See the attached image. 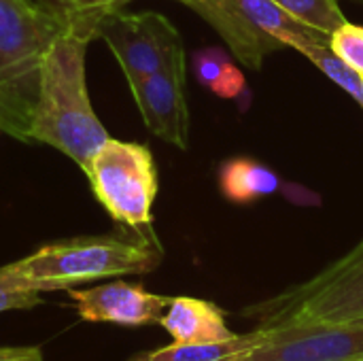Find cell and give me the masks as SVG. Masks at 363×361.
Wrapping results in <instances>:
<instances>
[{"label":"cell","instance_id":"cell-1","mask_svg":"<svg viewBox=\"0 0 363 361\" xmlns=\"http://www.w3.org/2000/svg\"><path fill=\"white\" fill-rule=\"evenodd\" d=\"M96 28L98 19L68 9V23L47 49L40 66L30 126V140L51 145L81 170L111 138L94 113L85 81V53L96 38Z\"/></svg>","mask_w":363,"mask_h":361},{"label":"cell","instance_id":"cell-2","mask_svg":"<svg viewBox=\"0 0 363 361\" xmlns=\"http://www.w3.org/2000/svg\"><path fill=\"white\" fill-rule=\"evenodd\" d=\"M66 23V6L0 0V130L17 140H30L40 66Z\"/></svg>","mask_w":363,"mask_h":361},{"label":"cell","instance_id":"cell-3","mask_svg":"<svg viewBox=\"0 0 363 361\" xmlns=\"http://www.w3.org/2000/svg\"><path fill=\"white\" fill-rule=\"evenodd\" d=\"M162 264L155 236H83L49 243L6 264L9 272L43 291H68L83 283L147 274Z\"/></svg>","mask_w":363,"mask_h":361},{"label":"cell","instance_id":"cell-4","mask_svg":"<svg viewBox=\"0 0 363 361\" xmlns=\"http://www.w3.org/2000/svg\"><path fill=\"white\" fill-rule=\"evenodd\" d=\"M257 330L363 321V238L304 283L242 311Z\"/></svg>","mask_w":363,"mask_h":361},{"label":"cell","instance_id":"cell-5","mask_svg":"<svg viewBox=\"0 0 363 361\" xmlns=\"http://www.w3.org/2000/svg\"><path fill=\"white\" fill-rule=\"evenodd\" d=\"M196 13L219 32L234 57L251 70H262L264 60L283 47L296 51L330 47L328 34L291 17L274 0H198Z\"/></svg>","mask_w":363,"mask_h":361},{"label":"cell","instance_id":"cell-6","mask_svg":"<svg viewBox=\"0 0 363 361\" xmlns=\"http://www.w3.org/2000/svg\"><path fill=\"white\" fill-rule=\"evenodd\" d=\"M96 200L132 234L155 236L153 202L157 196V168L147 145L108 138L83 170Z\"/></svg>","mask_w":363,"mask_h":361},{"label":"cell","instance_id":"cell-7","mask_svg":"<svg viewBox=\"0 0 363 361\" xmlns=\"http://www.w3.org/2000/svg\"><path fill=\"white\" fill-rule=\"evenodd\" d=\"M96 38L106 43L128 85L162 70L177 55L185 53L179 30L155 11H113L98 21Z\"/></svg>","mask_w":363,"mask_h":361},{"label":"cell","instance_id":"cell-8","mask_svg":"<svg viewBox=\"0 0 363 361\" xmlns=\"http://www.w3.org/2000/svg\"><path fill=\"white\" fill-rule=\"evenodd\" d=\"M362 357L363 321H351L266 332L257 347L232 361H357Z\"/></svg>","mask_w":363,"mask_h":361},{"label":"cell","instance_id":"cell-9","mask_svg":"<svg viewBox=\"0 0 363 361\" xmlns=\"http://www.w3.org/2000/svg\"><path fill=\"white\" fill-rule=\"evenodd\" d=\"M185 74V53H181L162 70L130 85L132 98L149 132L179 149H187L189 145Z\"/></svg>","mask_w":363,"mask_h":361},{"label":"cell","instance_id":"cell-10","mask_svg":"<svg viewBox=\"0 0 363 361\" xmlns=\"http://www.w3.org/2000/svg\"><path fill=\"white\" fill-rule=\"evenodd\" d=\"M74 309L83 321L115 323L128 328H140L160 323L164 311L170 304L168 296L151 294L143 285L111 281L89 289H68Z\"/></svg>","mask_w":363,"mask_h":361},{"label":"cell","instance_id":"cell-11","mask_svg":"<svg viewBox=\"0 0 363 361\" xmlns=\"http://www.w3.org/2000/svg\"><path fill=\"white\" fill-rule=\"evenodd\" d=\"M160 326L172 336V343H221L236 338L238 334L225 323L223 311L208 300L179 296L170 298Z\"/></svg>","mask_w":363,"mask_h":361},{"label":"cell","instance_id":"cell-12","mask_svg":"<svg viewBox=\"0 0 363 361\" xmlns=\"http://www.w3.org/2000/svg\"><path fill=\"white\" fill-rule=\"evenodd\" d=\"M281 187L279 174L251 157H232L219 168V189L232 204H251L259 198L277 194Z\"/></svg>","mask_w":363,"mask_h":361},{"label":"cell","instance_id":"cell-13","mask_svg":"<svg viewBox=\"0 0 363 361\" xmlns=\"http://www.w3.org/2000/svg\"><path fill=\"white\" fill-rule=\"evenodd\" d=\"M266 338V332L253 330L249 334H238L236 338L221 343H172L168 347L138 353L128 361H232L234 357L251 351Z\"/></svg>","mask_w":363,"mask_h":361},{"label":"cell","instance_id":"cell-14","mask_svg":"<svg viewBox=\"0 0 363 361\" xmlns=\"http://www.w3.org/2000/svg\"><path fill=\"white\" fill-rule=\"evenodd\" d=\"M283 11L302 23L332 36L345 21V13L338 6V0H274Z\"/></svg>","mask_w":363,"mask_h":361},{"label":"cell","instance_id":"cell-15","mask_svg":"<svg viewBox=\"0 0 363 361\" xmlns=\"http://www.w3.org/2000/svg\"><path fill=\"white\" fill-rule=\"evenodd\" d=\"M304 57H308L328 79H332L340 89H345L363 111V77H359L353 68H349L342 60H338L330 47H308L300 51Z\"/></svg>","mask_w":363,"mask_h":361},{"label":"cell","instance_id":"cell-16","mask_svg":"<svg viewBox=\"0 0 363 361\" xmlns=\"http://www.w3.org/2000/svg\"><path fill=\"white\" fill-rule=\"evenodd\" d=\"M332 53L363 77V26L345 21L330 36Z\"/></svg>","mask_w":363,"mask_h":361},{"label":"cell","instance_id":"cell-17","mask_svg":"<svg viewBox=\"0 0 363 361\" xmlns=\"http://www.w3.org/2000/svg\"><path fill=\"white\" fill-rule=\"evenodd\" d=\"M40 304V291L26 285L6 266H0V313L28 311Z\"/></svg>","mask_w":363,"mask_h":361},{"label":"cell","instance_id":"cell-18","mask_svg":"<svg viewBox=\"0 0 363 361\" xmlns=\"http://www.w3.org/2000/svg\"><path fill=\"white\" fill-rule=\"evenodd\" d=\"M230 62L232 60L228 57V53L221 51V49H217V47L198 51L196 57H194V70H196L198 81L204 87L213 89V85L219 81V77L223 74V70L228 68Z\"/></svg>","mask_w":363,"mask_h":361},{"label":"cell","instance_id":"cell-19","mask_svg":"<svg viewBox=\"0 0 363 361\" xmlns=\"http://www.w3.org/2000/svg\"><path fill=\"white\" fill-rule=\"evenodd\" d=\"M60 2H62V6H66V9H70V11L79 13V15L94 17V19L100 21L104 15L123 9L132 0H60Z\"/></svg>","mask_w":363,"mask_h":361},{"label":"cell","instance_id":"cell-20","mask_svg":"<svg viewBox=\"0 0 363 361\" xmlns=\"http://www.w3.org/2000/svg\"><path fill=\"white\" fill-rule=\"evenodd\" d=\"M245 85H247V81H245L242 70L234 62H230L228 68L223 70V74L219 77V81L213 85L211 91L217 94L219 98H236L245 89Z\"/></svg>","mask_w":363,"mask_h":361},{"label":"cell","instance_id":"cell-21","mask_svg":"<svg viewBox=\"0 0 363 361\" xmlns=\"http://www.w3.org/2000/svg\"><path fill=\"white\" fill-rule=\"evenodd\" d=\"M0 361H45L38 347H0Z\"/></svg>","mask_w":363,"mask_h":361},{"label":"cell","instance_id":"cell-22","mask_svg":"<svg viewBox=\"0 0 363 361\" xmlns=\"http://www.w3.org/2000/svg\"><path fill=\"white\" fill-rule=\"evenodd\" d=\"M177 2H181V4H185V6H189V9H198V0H177Z\"/></svg>","mask_w":363,"mask_h":361},{"label":"cell","instance_id":"cell-23","mask_svg":"<svg viewBox=\"0 0 363 361\" xmlns=\"http://www.w3.org/2000/svg\"><path fill=\"white\" fill-rule=\"evenodd\" d=\"M357 2H363V0H357Z\"/></svg>","mask_w":363,"mask_h":361},{"label":"cell","instance_id":"cell-24","mask_svg":"<svg viewBox=\"0 0 363 361\" xmlns=\"http://www.w3.org/2000/svg\"><path fill=\"white\" fill-rule=\"evenodd\" d=\"M357 361H363V357H362V360H357Z\"/></svg>","mask_w":363,"mask_h":361}]
</instances>
